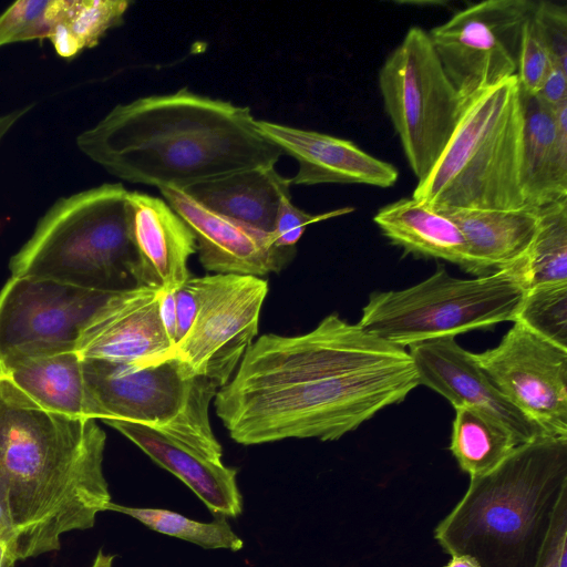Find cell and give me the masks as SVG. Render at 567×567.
Segmentation results:
<instances>
[{
  "mask_svg": "<svg viewBox=\"0 0 567 567\" xmlns=\"http://www.w3.org/2000/svg\"><path fill=\"white\" fill-rule=\"evenodd\" d=\"M0 538L10 539L13 543V533L7 517L0 508ZM14 546V545H13Z\"/></svg>",
  "mask_w": 567,
  "mask_h": 567,
  "instance_id": "60d3db41",
  "label": "cell"
},
{
  "mask_svg": "<svg viewBox=\"0 0 567 567\" xmlns=\"http://www.w3.org/2000/svg\"><path fill=\"white\" fill-rule=\"evenodd\" d=\"M409 349L419 384L440 393L454 408L472 406L493 415L520 444L547 436L503 396L480 368L474 353L463 349L455 338L433 339Z\"/></svg>",
  "mask_w": 567,
  "mask_h": 567,
  "instance_id": "2e32d148",
  "label": "cell"
},
{
  "mask_svg": "<svg viewBox=\"0 0 567 567\" xmlns=\"http://www.w3.org/2000/svg\"><path fill=\"white\" fill-rule=\"evenodd\" d=\"M536 97L549 107L567 101V71L553 63Z\"/></svg>",
  "mask_w": 567,
  "mask_h": 567,
  "instance_id": "d590c367",
  "label": "cell"
},
{
  "mask_svg": "<svg viewBox=\"0 0 567 567\" xmlns=\"http://www.w3.org/2000/svg\"><path fill=\"white\" fill-rule=\"evenodd\" d=\"M417 385L406 350L332 313L303 334L259 337L213 402L243 445L334 441Z\"/></svg>",
  "mask_w": 567,
  "mask_h": 567,
  "instance_id": "6da1fadb",
  "label": "cell"
},
{
  "mask_svg": "<svg viewBox=\"0 0 567 567\" xmlns=\"http://www.w3.org/2000/svg\"><path fill=\"white\" fill-rule=\"evenodd\" d=\"M535 6L528 0L472 3L429 31L462 101L516 75L522 25Z\"/></svg>",
  "mask_w": 567,
  "mask_h": 567,
  "instance_id": "8fae6325",
  "label": "cell"
},
{
  "mask_svg": "<svg viewBox=\"0 0 567 567\" xmlns=\"http://www.w3.org/2000/svg\"><path fill=\"white\" fill-rule=\"evenodd\" d=\"M131 234L140 264V285L175 292L190 277L187 262L196 240L162 198L130 192Z\"/></svg>",
  "mask_w": 567,
  "mask_h": 567,
  "instance_id": "ac0fdd59",
  "label": "cell"
},
{
  "mask_svg": "<svg viewBox=\"0 0 567 567\" xmlns=\"http://www.w3.org/2000/svg\"><path fill=\"white\" fill-rule=\"evenodd\" d=\"M462 231L470 272L484 276L522 260L538 228V208L441 210Z\"/></svg>",
  "mask_w": 567,
  "mask_h": 567,
  "instance_id": "ffe728a7",
  "label": "cell"
},
{
  "mask_svg": "<svg viewBox=\"0 0 567 567\" xmlns=\"http://www.w3.org/2000/svg\"><path fill=\"white\" fill-rule=\"evenodd\" d=\"M524 258L475 279L452 277L439 264L433 275L414 286L373 292L357 324L405 350L424 341L514 322L526 291Z\"/></svg>",
  "mask_w": 567,
  "mask_h": 567,
  "instance_id": "52a82bcc",
  "label": "cell"
},
{
  "mask_svg": "<svg viewBox=\"0 0 567 567\" xmlns=\"http://www.w3.org/2000/svg\"><path fill=\"white\" fill-rule=\"evenodd\" d=\"M31 106H25L19 110H14L10 113L0 115V141L8 133V131L14 125V123L23 116Z\"/></svg>",
  "mask_w": 567,
  "mask_h": 567,
  "instance_id": "f35d334b",
  "label": "cell"
},
{
  "mask_svg": "<svg viewBox=\"0 0 567 567\" xmlns=\"http://www.w3.org/2000/svg\"><path fill=\"white\" fill-rule=\"evenodd\" d=\"M161 313L164 326L175 344L176 315L174 292H163L161 300Z\"/></svg>",
  "mask_w": 567,
  "mask_h": 567,
  "instance_id": "8d00e7d4",
  "label": "cell"
},
{
  "mask_svg": "<svg viewBox=\"0 0 567 567\" xmlns=\"http://www.w3.org/2000/svg\"><path fill=\"white\" fill-rule=\"evenodd\" d=\"M443 567H481L480 564L468 555H452L451 559Z\"/></svg>",
  "mask_w": 567,
  "mask_h": 567,
  "instance_id": "ab89813d",
  "label": "cell"
},
{
  "mask_svg": "<svg viewBox=\"0 0 567 567\" xmlns=\"http://www.w3.org/2000/svg\"><path fill=\"white\" fill-rule=\"evenodd\" d=\"M18 557L13 543L7 538H0V567H13Z\"/></svg>",
  "mask_w": 567,
  "mask_h": 567,
  "instance_id": "74e56055",
  "label": "cell"
},
{
  "mask_svg": "<svg viewBox=\"0 0 567 567\" xmlns=\"http://www.w3.org/2000/svg\"><path fill=\"white\" fill-rule=\"evenodd\" d=\"M378 82L384 110L420 182L451 138L463 102L443 70L429 32L411 27L385 59Z\"/></svg>",
  "mask_w": 567,
  "mask_h": 567,
  "instance_id": "9c48e42d",
  "label": "cell"
},
{
  "mask_svg": "<svg viewBox=\"0 0 567 567\" xmlns=\"http://www.w3.org/2000/svg\"><path fill=\"white\" fill-rule=\"evenodd\" d=\"M105 511L128 515L152 530L181 538L205 549L240 550L244 542L238 537L227 518L215 517L210 523L197 522L176 512L161 508L128 507L110 502Z\"/></svg>",
  "mask_w": 567,
  "mask_h": 567,
  "instance_id": "83f0119b",
  "label": "cell"
},
{
  "mask_svg": "<svg viewBox=\"0 0 567 567\" xmlns=\"http://www.w3.org/2000/svg\"><path fill=\"white\" fill-rule=\"evenodd\" d=\"M167 470L202 499L215 517L235 518L243 512L237 470L213 463L186 446L145 425L107 422Z\"/></svg>",
  "mask_w": 567,
  "mask_h": 567,
  "instance_id": "d6986e66",
  "label": "cell"
},
{
  "mask_svg": "<svg viewBox=\"0 0 567 567\" xmlns=\"http://www.w3.org/2000/svg\"><path fill=\"white\" fill-rule=\"evenodd\" d=\"M130 1L53 0L49 6V39L64 58L96 45L107 30L120 25Z\"/></svg>",
  "mask_w": 567,
  "mask_h": 567,
  "instance_id": "484cf974",
  "label": "cell"
},
{
  "mask_svg": "<svg viewBox=\"0 0 567 567\" xmlns=\"http://www.w3.org/2000/svg\"><path fill=\"white\" fill-rule=\"evenodd\" d=\"M0 377L43 410L72 419H92L82 359L75 351L29 357L2 364Z\"/></svg>",
  "mask_w": 567,
  "mask_h": 567,
  "instance_id": "603a6c76",
  "label": "cell"
},
{
  "mask_svg": "<svg viewBox=\"0 0 567 567\" xmlns=\"http://www.w3.org/2000/svg\"><path fill=\"white\" fill-rule=\"evenodd\" d=\"M174 299L176 315V343L189 329L198 309L199 289L197 277L190 276L187 281L174 292Z\"/></svg>",
  "mask_w": 567,
  "mask_h": 567,
  "instance_id": "e575fe53",
  "label": "cell"
},
{
  "mask_svg": "<svg viewBox=\"0 0 567 567\" xmlns=\"http://www.w3.org/2000/svg\"><path fill=\"white\" fill-rule=\"evenodd\" d=\"M514 321L567 349V281L526 289Z\"/></svg>",
  "mask_w": 567,
  "mask_h": 567,
  "instance_id": "f1b7e54d",
  "label": "cell"
},
{
  "mask_svg": "<svg viewBox=\"0 0 567 567\" xmlns=\"http://www.w3.org/2000/svg\"><path fill=\"white\" fill-rule=\"evenodd\" d=\"M353 210V207H342L321 214H310L295 206L291 196H287L282 198L277 210L272 235L278 246L295 247L309 225Z\"/></svg>",
  "mask_w": 567,
  "mask_h": 567,
  "instance_id": "1f68e13d",
  "label": "cell"
},
{
  "mask_svg": "<svg viewBox=\"0 0 567 567\" xmlns=\"http://www.w3.org/2000/svg\"><path fill=\"white\" fill-rule=\"evenodd\" d=\"M520 443L498 419L472 406L455 408L450 450L470 477L496 468Z\"/></svg>",
  "mask_w": 567,
  "mask_h": 567,
  "instance_id": "d4e9b609",
  "label": "cell"
},
{
  "mask_svg": "<svg viewBox=\"0 0 567 567\" xmlns=\"http://www.w3.org/2000/svg\"><path fill=\"white\" fill-rule=\"evenodd\" d=\"M105 442L95 420L43 410L0 377V508L18 560L55 551L63 534L94 526L112 502Z\"/></svg>",
  "mask_w": 567,
  "mask_h": 567,
  "instance_id": "7a4b0ae2",
  "label": "cell"
},
{
  "mask_svg": "<svg viewBox=\"0 0 567 567\" xmlns=\"http://www.w3.org/2000/svg\"><path fill=\"white\" fill-rule=\"evenodd\" d=\"M78 147L110 174L134 184L185 188L284 153L257 128L248 106L181 89L118 104L82 132Z\"/></svg>",
  "mask_w": 567,
  "mask_h": 567,
  "instance_id": "3957f363",
  "label": "cell"
},
{
  "mask_svg": "<svg viewBox=\"0 0 567 567\" xmlns=\"http://www.w3.org/2000/svg\"><path fill=\"white\" fill-rule=\"evenodd\" d=\"M163 290L140 285L112 293L86 321L75 352L82 360L147 364L174 347L161 313Z\"/></svg>",
  "mask_w": 567,
  "mask_h": 567,
  "instance_id": "5bb4252c",
  "label": "cell"
},
{
  "mask_svg": "<svg viewBox=\"0 0 567 567\" xmlns=\"http://www.w3.org/2000/svg\"><path fill=\"white\" fill-rule=\"evenodd\" d=\"M460 502L434 530L449 555L481 567H536L567 494V437L519 444L496 468L470 477Z\"/></svg>",
  "mask_w": 567,
  "mask_h": 567,
  "instance_id": "277c9868",
  "label": "cell"
},
{
  "mask_svg": "<svg viewBox=\"0 0 567 567\" xmlns=\"http://www.w3.org/2000/svg\"><path fill=\"white\" fill-rule=\"evenodd\" d=\"M373 221L384 237L406 254L443 259L470 272L468 250L458 227L422 202L401 198L381 207Z\"/></svg>",
  "mask_w": 567,
  "mask_h": 567,
  "instance_id": "cb8c5ba5",
  "label": "cell"
},
{
  "mask_svg": "<svg viewBox=\"0 0 567 567\" xmlns=\"http://www.w3.org/2000/svg\"><path fill=\"white\" fill-rule=\"evenodd\" d=\"M197 280L195 318L166 358L177 359L193 377L206 379L219 390L254 342L268 282L261 277L220 274Z\"/></svg>",
  "mask_w": 567,
  "mask_h": 567,
  "instance_id": "30bf717a",
  "label": "cell"
},
{
  "mask_svg": "<svg viewBox=\"0 0 567 567\" xmlns=\"http://www.w3.org/2000/svg\"><path fill=\"white\" fill-rule=\"evenodd\" d=\"M523 141L524 97L514 75L463 100L451 138L412 197L436 212L525 207Z\"/></svg>",
  "mask_w": 567,
  "mask_h": 567,
  "instance_id": "5b68a950",
  "label": "cell"
},
{
  "mask_svg": "<svg viewBox=\"0 0 567 567\" xmlns=\"http://www.w3.org/2000/svg\"><path fill=\"white\" fill-rule=\"evenodd\" d=\"M256 126L284 154L297 161L298 172L290 178L291 185L363 184L388 188L399 178L395 166L349 140L264 120H256Z\"/></svg>",
  "mask_w": 567,
  "mask_h": 567,
  "instance_id": "e0dca14e",
  "label": "cell"
},
{
  "mask_svg": "<svg viewBox=\"0 0 567 567\" xmlns=\"http://www.w3.org/2000/svg\"><path fill=\"white\" fill-rule=\"evenodd\" d=\"M113 560V555H106L102 550H99L91 567H112Z\"/></svg>",
  "mask_w": 567,
  "mask_h": 567,
  "instance_id": "b9f144b4",
  "label": "cell"
},
{
  "mask_svg": "<svg viewBox=\"0 0 567 567\" xmlns=\"http://www.w3.org/2000/svg\"><path fill=\"white\" fill-rule=\"evenodd\" d=\"M51 0H21L0 16V47L34 39L49 38Z\"/></svg>",
  "mask_w": 567,
  "mask_h": 567,
  "instance_id": "4dcf8cb0",
  "label": "cell"
},
{
  "mask_svg": "<svg viewBox=\"0 0 567 567\" xmlns=\"http://www.w3.org/2000/svg\"><path fill=\"white\" fill-rule=\"evenodd\" d=\"M291 179L275 166L236 171L194 184L184 192L203 207L264 233L272 234L282 198Z\"/></svg>",
  "mask_w": 567,
  "mask_h": 567,
  "instance_id": "44dd1931",
  "label": "cell"
},
{
  "mask_svg": "<svg viewBox=\"0 0 567 567\" xmlns=\"http://www.w3.org/2000/svg\"><path fill=\"white\" fill-rule=\"evenodd\" d=\"M474 359L503 396L547 436L567 437V349L522 323Z\"/></svg>",
  "mask_w": 567,
  "mask_h": 567,
  "instance_id": "4fadbf2b",
  "label": "cell"
},
{
  "mask_svg": "<svg viewBox=\"0 0 567 567\" xmlns=\"http://www.w3.org/2000/svg\"><path fill=\"white\" fill-rule=\"evenodd\" d=\"M159 193L192 230L199 262L207 271L261 277L281 271L296 254V247L278 246L272 234L218 215L179 189Z\"/></svg>",
  "mask_w": 567,
  "mask_h": 567,
  "instance_id": "9a60e30c",
  "label": "cell"
},
{
  "mask_svg": "<svg viewBox=\"0 0 567 567\" xmlns=\"http://www.w3.org/2000/svg\"><path fill=\"white\" fill-rule=\"evenodd\" d=\"M539 225L526 252V289L567 281V199L538 208Z\"/></svg>",
  "mask_w": 567,
  "mask_h": 567,
  "instance_id": "4316f807",
  "label": "cell"
},
{
  "mask_svg": "<svg viewBox=\"0 0 567 567\" xmlns=\"http://www.w3.org/2000/svg\"><path fill=\"white\" fill-rule=\"evenodd\" d=\"M567 544V494L556 509L546 543L536 567H558L561 548Z\"/></svg>",
  "mask_w": 567,
  "mask_h": 567,
  "instance_id": "836d02e7",
  "label": "cell"
},
{
  "mask_svg": "<svg viewBox=\"0 0 567 567\" xmlns=\"http://www.w3.org/2000/svg\"><path fill=\"white\" fill-rule=\"evenodd\" d=\"M535 9L536 6L522 25L517 60L516 75L520 90L526 96L537 95L554 63Z\"/></svg>",
  "mask_w": 567,
  "mask_h": 567,
  "instance_id": "f546056e",
  "label": "cell"
},
{
  "mask_svg": "<svg viewBox=\"0 0 567 567\" xmlns=\"http://www.w3.org/2000/svg\"><path fill=\"white\" fill-rule=\"evenodd\" d=\"M128 193L103 184L56 200L11 257V276L105 292L140 286Z\"/></svg>",
  "mask_w": 567,
  "mask_h": 567,
  "instance_id": "8992f818",
  "label": "cell"
},
{
  "mask_svg": "<svg viewBox=\"0 0 567 567\" xmlns=\"http://www.w3.org/2000/svg\"><path fill=\"white\" fill-rule=\"evenodd\" d=\"M523 97L522 189L525 207L540 208L567 199V131L557 127L551 107Z\"/></svg>",
  "mask_w": 567,
  "mask_h": 567,
  "instance_id": "7402d4cb",
  "label": "cell"
},
{
  "mask_svg": "<svg viewBox=\"0 0 567 567\" xmlns=\"http://www.w3.org/2000/svg\"><path fill=\"white\" fill-rule=\"evenodd\" d=\"M112 293L11 276L0 290V365L75 351L82 328Z\"/></svg>",
  "mask_w": 567,
  "mask_h": 567,
  "instance_id": "7c38bea8",
  "label": "cell"
},
{
  "mask_svg": "<svg viewBox=\"0 0 567 567\" xmlns=\"http://www.w3.org/2000/svg\"><path fill=\"white\" fill-rule=\"evenodd\" d=\"M91 417L154 429L213 463L223 449L209 422L218 388L175 358L147 363L82 360Z\"/></svg>",
  "mask_w": 567,
  "mask_h": 567,
  "instance_id": "ba28073f",
  "label": "cell"
},
{
  "mask_svg": "<svg viewBox=\"0 0 567 567\" xmlns=\"http://www.w3.org/2000/svg\"><path fill=\"white\" fill-rule=\"evenodd\" d=\"M536 17L543 29L554 63L567 71V10L566 7L539 1Z\"/></svg>",
  "mask_w": 567,
  "mask_h": 567,
  "instance_id": "d6a6232c",
  "label": "cell"
}]
</instances>
